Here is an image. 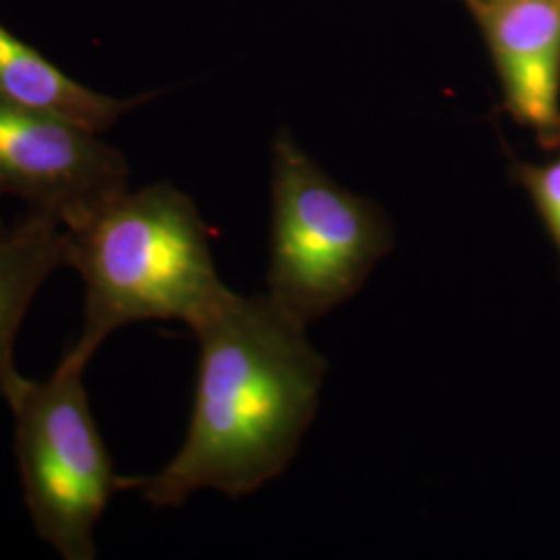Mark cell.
<instances>
[{
  "label": "cell",
  "mask_w": 560,
  "mask_h": 560,
  "mask_svg": "<svg viewBox=\"0 0 560 560\" xmlns=\"http://www.w3.org/2000/svg\"><path fill=\"white\" fill-rule=\"evenodd\" d=\"M191 332L200 363L185 442L159 474L120 478V490L161 509L206 488L241 499L279 478L318 411L326 372L305 326L268 295L229 289Z\"/></svg>",
  "instance_id": "6da1fadb"
},
{
  "label": "cell",
  "mask_w": 560,
  "mask_h": 560,
  "mask_svg": "<svg viewBox=\"0 0 560 560\" xmlns=\"http://www.w3.org/2000/svg\"><path fill=\"white\" fill-rule=\"evenodd\" d=\"M198 206L171 183H154L106 203L67 229L65 266L83 282V324L69 347L90 361L127 324L180 320L189 328L222 300Z\"/></svg>",
  "instance_id": "7a4b0ae2"
},
{
  "label": "cell",
  "mask_w": 560,
  "mask_h": 560,
  "mask_svg": "<svg viewBox=\"0 0 560 560\" xmlns=\"http://www.w3.org/2000/svg\"><path fill=\"white\" fill-rule=\"evenodd\" d=\"M393 245L381 206L340 187L280 131L272 143L266 295L307 326L353 298Z\"/></svg>",
  "instance_id": "3957f363"
},
{
  "label": "cell",
  "mask_w": 560,
  "mask_h": 560,
  "mask_svg": "<svg viewBox=\"0 0 560 560\" xmlns=\"http://www.w3.org/2000/svg\"><path fill=\"white\" fill-rule=\"evenodd\" d=\"M88 363L67 351L48 381L15 372L2 395L30 520L65 560L98 559L96 525L120 490L83 384Z\"/></svg>",
  "instance_id": "277c9868"
},
{
  "label": "cell",
  "mask_w": 560,
  "mask_h": 560,
  "mask_svg": "<svg viewBox=\"0 0 560 560\" xmlns=\"http://www.w3.org/2000/svg\"><path fill=\"white\" fill-rule=\"evenodd\" d=\"M119 148L71 120L0 94V200L73 229L129 189Z\"/></svg>",
  "instance_id": "5b68a950"
},
{
  "label": "cell",
  "mask_w": 560,
  "mask_h": 560,
  "mask_svg": "<svg viewBox=\"0 0 560 560\" xmlns=\"http://www.w3.org/2000/svg\"><path fill=\"white\" fill-rule=\"evenodd\" d=\"M513 119L560 145V0H488L474 9Z\"/></svg>",
  "instance_id": "8992f818"
},
{
  "label": "cell",
  "mask_w": 560,
  "mask_h": 560,
  "mask_svg": "<svg viewBox=\"0 0 560 560\" xmlns=\"http://www.w3.org/2000/svg\"><path fill=\"white\" fill-rule=\"evenodd\" d=\"M0 94L30 108L106 133L127 113L152 98H115L71 80L57 65L0 23Z\"/></svg>",
  "instance_id": "52a82bcc"
},
{
  "label": "cell",
  "mask_w": 560,
  "mask_h": 560,
  "mask_svg": "<svg viewBox=\"0 0 560 560\" xmlns=\"http://www.w3.org/2000/svg\"><path fill=\"white\" fill-rule=\"evenodd\" d=\"M67 229L27 210L20 221H0V399L15 376V340L32 301L65 266Z\"/></svg>",
  "instance_id": "ba28073f"
},
{
  "label": "cell",
  "mask_w": 560,
  "mask_h": 560,
  "mask_svg": "<svg viewBox=\"0 0 560 560\" xmlns=\"http://www.w3.org/2000/svg\"><path fill=\"white\" fill-rule=\"evenodd\" d=\"M513 175L529 194L546 233L557 245L560 260V156L546 164L517 162Z\"/></svg>",
  "instance_id": "9c48e42d"
},
{
  "label": "cell",
  "mask_w": 560,
  "mask_h": 560,
  "mask_svg": "<svg viewBox=\"0 0 560 560\" xmlns=\"http://www.w3.org/2000/svg\"><path fill=\"white\" fill-rule=\"evenodd\" d=\"M467 2H469V7H471V9H478L480 4H483V2H488V0H467Z\"/></svg>",
  "instance_id": "30bf717a"
}]
</instances>
